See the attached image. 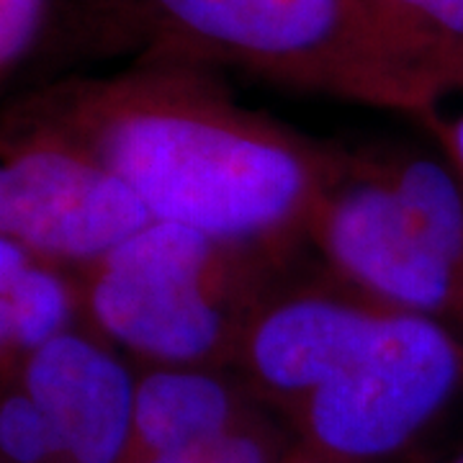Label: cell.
<instances>
[{"label":"cell","mask_w":463,"mask_h":463,"mask_svg":"<svg viewBox=\"0 0 463 463\" xmlns=\"http://www.w3.org/2000/svg\"><path fill=\"white\" fill-rule=\"evenodd\" d=\"M149 222L132 188L54 124L0 155V232L50 263L93 265Z\"/></svg>","instance_id":"cell-6"},{"label":"cell","mask_w":463,"mask_h":463,"mask_svg":"<svg viewBox=\"0 0 463 463\" xmlns=\"http://www.w3.org/2000/svg\"><path fill=\"white\" fill-rule=\"evenodd\" d=\"M124 463H201L194 453H142L132 450Z\"/></svg>","instance_id":"cell-16"},{"label":"cell","mask_w":463,"mask_h":463,"mask_svg":"<svg viewBox=\"0 0 463 463\" xmlns=\"http://www.w3.org/2000/svg\"><path fill=\"white\" fill-rule=\"evenodd\" d=\"M47 14L50 0H0V78L32 52Z\"/></svg>","instance_id":"cell-14"},{"label":"cell","mask_w":463,"mask_h":463,"mask_svg":"<svg viewBox=\"0 0 463 463\" xmlns=\"http://www.w3.org/2000/svg\"><path fill=\"white\" fill-rule=\"evenodd\" d=\"M307 252L149 222L88 265L85 309L139 365H232L252 307Z\"/></svg>","instance_id":"cell-4"},{"label":"cell","mask_w":463,"mask_h":463,"mask_svg":"<svg viewBox=\"0 0 463 463\" xmlns=\"http://www.w3.org/2000/svg\"><path fill=\"white\" fill-rule=\"evenodd\" d=\"M463 399V335L386 309L364 343L288 417L298 446L345 463L402 456Z\"/></svg>","instance_id":"cell-5"},{"label":"cell","mask_w":463,"mask_h":463,"mask_svg":"<svg viewBox=\"0 0 463 463\" xmlns=\"http://www.w3.org/2000/svg\"><path fill=\"white\" fill-rule=\"evenodd\" d=\"M260 407L232 365H139L132 450L199 453Z\"/></svg>","instance_id":"cell-9"},{"label":"cell","mask_w":463,"mask_h":463,"mask_svg":"<svg viewBox=\"0 0 463 463\" xmlns=\"http://www.w3.org/2000/svg\"><path fill=\"white\" fill-rule=\"evenodd\" d=\"M430 137L435 139V147L446 155L450 165L461 173L463 178V109L456 114H440L432 116L430 121L422 124Z\"/></svg>","instance_id":"cell-15"},{"label":"cell","mask_w":463,"mask_h":463,"mask_svg":"<svg viewBox=\"0 0 463 463\" xmlns=\"http://www.w3.org/2000/svg\"><path fill=\"white\" fill-rule=\"evenodd\" d=\"M50 260L36 258L21 276L11 297L14 345L21 361L36 347L47 345L57 335L72 330L75 294L67 279Z\"/></svg>","instance_id":"cell-10"},{"label":"cell","mask_w":463,"mask_h":463,"mask_svg":"<svg viewBox=\"0 0 463 463\" xmlns=\"http://www.w3.org/2000/svg\"><path fill=\"white\" fill-rule=\"evenodd\" d=\"M88 36L134 62L237 70L417 124L458 96L371 0H85Z\"/></svg>","instance_id":"cell-2"},{"label":"cell","mask_w":463,"mask_h":463,"mask_svg":"<svg viewBox=\"0 0 463 463\" xmlns=\"http://www.w3.org/2000/svg\"><path fill=\"white\" fill-rule=\"evenodd\" d=\"M446 463H463V450H458V453H456L453 458H448Z\"/></svg>","instance_id":"cell-18"},{"label":"cell","mask_w":463,"mask_h":463,"mask_svg":"<svg viewBox=\"0 0 463 463\" xmlns=\"http://www.w3.org/2000/svg\"><path fill=\"white\" fill-rule=\"evenodd\" d=\"M386 309L332 276L309 250L252 307L232 368L265 407L288 420L353 355Z\"/></svg>","instance_id":"cell-7"},{"label":"cell","mask_w":463,"mask_h":463,"mask_svg":"<svg viewBox=\"0 0 463 463\" xmlns=\"http://www.w3.org/2000/svg\"><path fill=\"white\" fill-rule=\"evenodd\" d=\"M286 463H345V461L325 458V456H317V453H312V450H307V448L298 446L297 450H294V456H291Z\"/></svg>","instance_id":"cell-17"},{"label":"cell","mask_w":463,"mask_h":463,"mask_svg":"<svg viewBox=\"0 0 463 463\" xmlns=\"http://www.w3.org/2000/svg\"><path fill=\"white\" fill-rule=\"evenodd\" d=\"M297 448V432L288 420L260 407L194 456L201 463H286Z\"/></svg>","instance_id":"cell-12"},{"label":"cell","mask_w":463,"mask_h":463,"mask_svg":"<svg viewBox=\"0 0 463 463\" xmlns=\"http://www.w3.org/2000/svg\"><path fill=\"white\" fill-rule=\"evenodd\" d=\"M52 124L90 147L155 222L298 248L350 149L248 109L222 72L134 62L62 88Z\"/></svg>","instance_id":"cell-1"},{"label":"cell","mask_w":463,"mask_h":463,"mask_svg":"<svg viewBox=\"0 0 463 463\" xmlns=\"http://www.w3.org/2000/svg\"><path fill=\"white\" fill-rule=\"evenodd\" d=\"M463 96V0H371Z\"/></svg>","instance_id":"cell-11"},{"label":"cell","mask_w":463,"mask_h":463,"mask_svg":"<svg viewBox=\"0 0 463 463\" xmlns=\"http://www.w3.org/2000/svg\"><path fill=\"white\" fill-rule=\"evenodd\" d=\"M307 245L365 297L463 335V178L440 149H350Z\"/></svg>","instance_id":"cell-3"},{"label":"cell","mask_w":463,"mask_h":463,"mask_svg":"<svg viewBox=\"0 0 463 463\" xmlns=\"http://www.w3.org/2000/svg\"><path fill=\"white\" fill-rule=\"evenodd\" d=\"M21 386L70 463H124L134 448L137 368L100 335L67 330L21 361Z\"/></svg>","instance_id":"cell-8"},{"label":"cell","mask_w":463,"mask_h":463,"mask_svg":"<svg viewBox=\"0 0 463 463\" xmlns=\"http://www.w3.org/2000/svg\"><path fill=\"white\" fill-rule=\"evenodd\" d=\"M0 463H70L21 381L0 392Z\"/></svg>","instance_id":"cell-13"}]
</instances>
